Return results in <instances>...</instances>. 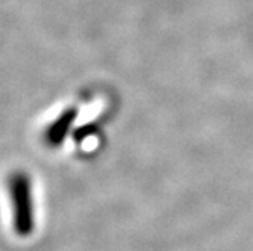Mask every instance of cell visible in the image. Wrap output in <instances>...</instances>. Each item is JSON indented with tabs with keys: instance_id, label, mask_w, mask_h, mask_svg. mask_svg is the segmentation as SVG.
<instances>
[{
	"instance_id": "obj_1",
	"label": "cell",
	"mask_w": 253,
	"mask_h": 251,
	"mask_svg": "<svg viewBox=\"0 0 253 251\" xmlns=\"http://www.w3.org/2000/svg\"><path fill=\"white\" fill-rule=\"evenodd\" d=\"M11 198L12 227L20 236H28L35 227V204L32 183L28 174L15 173L6 185Z\"/></svg>"
}]
</instances>
